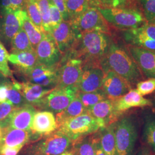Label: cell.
I'll use <instances>...</instances> for the list:
<instances>
[{
    "label": "cell",
    "mask_w": 155,
    "mask_h": 155,
    "mask_svg": "<svg viewBox=\"0 0 155 155\" xmlns=\"http://www.w3.org/2000/svg\"><path fill=\"white\" fill-rule=\"evenodd\" d=\"M25 11L35 26L41 33L45 32L43 27V22L39 8L33 0H27Z\"/></svg>",
    "instance_id": "obj_34"
},
{
    "label": "cell",
    "mask_w": 155,
    "mask_h": 155,
    "mask_svg": "<svg viewBox=\"0 0 155 155\" xmlns=\"http://www.w3.org/2000/svg\"><path fill=\"white\" fill-rule=\"evenodd\" d=\"M78 33L97 31L114 36V29L106 21L96 6H91L82 15L70 21Z\"/></svg>",
    "instance_id": "obj_7"
},
{
    "label": "cell",
    "mask_w": 155,
    "mask_h": 155,
    "mask_svg": "<svg viewBox=\"0 0 155 155\" xmlns=\"http://www.w3.org/2000/svg\"><path fill=\"white\" fill-rule=\"evenodd\" d=\"M58 129L66 134L72 143H75L90 134L98 132L101 127L97 119L86 112L65 121Z\"/></svg>",
    "instance_id": "obj_6"
},
{
    "label": "cell",
    "mask_w": 155,
    "mask_h": 155,
    "mask_svg": "<svg viewBox=\"0 0 155 155\" xmlns=\"http://www.w3.org/2000/svg\"><path fill=\"white\" fill-rule=\"evenodd\" d=\"M20 88L21 94L27 103L35 107L46 95L55 89L45 88L39 84L29 82H20Z\"/></svg>",
    "instance_id": "obj_23"
},
{
    "label": "cell",
    "mask_w": 155,
    "mask_h": 155,
    "mask_svg": "<svg viewBox=\"0 0 155 155\" xmlns=\"http://www.w3.org/2000/svg\"></svg>",
    "instance_id": "obj_52"
},
{
    "label": "cell",
    "mask_w": 155,
    "mask_h": 155,
    "mask_svg": "<svg viewBox=\"0 0 155 155\" xmlns=\"http://www.w3.org/2000/svg\"><path fill=\"white\" fill-rule=\"evenodd\" d=\"M58 65L48 67L39 63L24 75L27 77L29 82L39 84L45 88H55L58 83Z\"/></svg>",
    "instance_id": "obj_15"
},
{
    "label": "cell",
    "mask_w": 155,
    "mask_h": 155,
    "mask_svg": "<svg viewBox=\"0 0 155 155\" xmlns=\"http://www.w3.org/2000/svg\"><path fill=\"white\" fill-rule=\"evenodd\" d=\"M98 10L111 27L116 31L139 28L148 23L143 12L138 9L98 8Z\"/></svg>",
    "instance_id": "obj_5"
},
{
    "label": "cell",
    "mask_w": 155,
    "mask_h": 155,
    "mask_svg": "<svg viewBox=\"0 0 155 155\" xmlns=\"http://www.w3.org/2000/svg\"><path fill=\"white\" fill-rule=\"evenodd\" d=\"M86 112L97 119L101 129L105 128L119 119L114 113L113 102L108 99L98 102Z\"/></svg>",
    "instance_id": "obj_20"
},
{
    "label": "cell",
    "mask_w": 155,
    "mask_h": 155,
    "mask_svg": "<svg viewBox=\"0 0 155 155\" xmlns=\"http://www.w3.org/2000/svg\"><path fill=\"white\" fill-rule=\"evenodd\" d=\"M132 89L130 84L121 77L109 70L105 72L101 89L107 99L114 101Z\"/></svg>",
    "instance_id": "obj_13"
},
{
    "label": "cell",
    "mask_w": 155,
    "mask_h": 155,
    "mask_svg": "<svg viewBox=\"0 0 155 155\" xmlns=\"http://www.w3.org/2000/svg\"><path fill=\"white\" fill-rule=\"evenodd\" d=\"M69 21H72L82 15L92 6L88 0H64Z\"/></svg>",
    "instance_id": "obj_30"
},
{
    "label": "cell",
    "mask_w": 155,
    "mask_h": 155,
    "mask_svg": "<svg viewBox=\"0 0 155 155\" xmlns=\"http://www.w3.org/2000/svg\"><path fill=\"white\" fill-rule=\"evenodd\" d=\"M94 4L101 9H133L141 11L139 0H94Z\"/></svg>",
    "instance_id": "obj_28"
},
{
    "label": "cell",
    "mask_w": 155,
    "mask_h": 155,
    "mask_svg": "<svg viewBox=\"0 0 155 155\" xmlns=\"http://www.w3.org/2000/svg\"><path fill=\"white\" fill-rule=\"evenodd\" d=\"M20 29L15 12L2 11L0 17V41L3 45H10L12 39Z\"/></svg>",
    "instance_id": "obj_18"
},
{
    "label": "cell",
    "mask_w": 155,
    "mask_h": 155,
    "mask_svg": "<svg viewBox=\"0 0 155 155\" xmlns=\"http://www.w3.org/2000/svg\"><path fill=\"white\" fill-rule=\"evenodd\" d=\"M16 108L8 102L0 103V125L3 128L8 127L10 117Z\"/></svg>",
    "instance_id": "obj_39"
},
{
    "label": "cell",
    "mask_w": 155,
    "mask_h": 155,
    "mask_svg": "<svg viewBox=\"0 0 155 155\" xmlns=\"http://www.w3.org/2000/svg\"><path fill=\"white\" fill-rule=\"evenodd\" d=\"M115 125L114 122L99 130L100 144L106 155H116Z\"/></svg>",
    "instance_id": "obj_26"
},
{
    "label": "cell",
    "mask_w": 155,
    "mask_h": 155,
    "mask_svg": "<svg viewBox=\"0 0 155 155\" xmlns=\"http://www.w3.org/2000/svg\"><path fill=\"white\" fill-rule=\"evenodd\" d=\"M77 97L81 101L86 111L98 102L107 99L105 94L101 89L90 93L78 92Z\"/></svg>",
    "instance_id": "obj_33"
},
{
    "label": "cell",
    "mask_w": 155,
    "mask_h": 155,
    "mask_svg": "<svg viewBox=\"0 0 155 155\" xmlns=\"http://www.w3.org/2000/svg\"><path fill=\"white\" fill-rule=\"evenodd\" d=\"M72 141L59 130L28 146L22 155H61L68 151Z\"/></svg>",
    "instance_id": "obj_3"
},
{
    "label": "cell",
    "mask_w": 155,
    "mask_h": 155,
    "mask_svg": "<svg viewBox=\"0 0 155 155\" xmlns=\"http://www.w3.org/2000/svg\"><path fill=\"white\" fill-rule=\"evenodd\" d=\"M104 75L100 63H83L82 72L77 84L79 92L90 93L101 89Z\"/></svg>",
    "instance_id": "obj_10"
},
{
    "label": "cell",
    "mask_w": 155,
    "mask_h": 155,
    "mask_svg": "<svg viewBox=\"0 0 155 155\" xmlns=\"http://www.w3.org/2000/svg\"><path fill=\"white\" fill-rule=\"evenodd\" d=\"M11 45L12 53L35 51L31 45L27 33L21 28L12 39Z\"/></svg>",
    "instance_id": "obj_32"
},
{
    "label": "cell",
    "mask_w": 155,
    "mask_h": 155,
    "mask_svg": "<svg viewBox=\"0 0 155 155\" xmlns=\"http://www.w3.org/2000/svg\"><path fill=\"white\" fill-rule=\"evenodd\" d=\"M112 102L114 113L118 118L124 112L133 107L153 106L152 101L144 98L136 89H131L127 94Z\"/></svg>",
    "instance_id": "obj_17"
},
{
    "label": "cell",
    "mask_w": 155,
    "mask_h": 155,
    "mask_svg": "<svg viewBox=\"0 0 155 155\" xmlns=\"http://www.w3.org/2000/svg\"><path fill=\"white\" fill-rule=\"evenodd\" d=\"M8 61L23 74L29 71L39 64L35 51L12 53L9 55Z\"/></svg>",
    "instance_id": "obj_24"
},
{
    "label": "cell",
    "mask_w": 155,
    "mask_h": 155,
    "mask_svg": "<svg viewBox=\"0 0 155 155\" xmlns=\"http://www.w3.org/2000/svg\"><path fill=\"white\" fill-rule=\"evenodd\" d=\"M76 143L74 155H95L93 136H87Z\"/></svg>",
    "instance_id": "obj_35"
},
{
    "label": "cell",
    "mask_w": 155,
    "mask_h": 155,
    "mask_svg": "<svg viewBox=\"0 0 155 155\" xmlns=\"http://www.w3.org/2000/svg\"><path fill=\"white\" fill-rule=\"evenodd\" d=\"M5 83L8 89L7 102L11 103L16 107H20L27 104V102L21 94L20 88V82L13 78L12 81L6 78Z\"/></svg>",
    "instance_id": "obj_29"
},
{
    "label": "cell",
    "mask_w": 155,
    "mask_h": 155,
    "mask_svg": "<svg viewBox=\"0 0 155 155\" xmlns=\"http://www.w3.org/2000/svg\"><path fill=\"white\" fill-rule=\"evenodd\" d=\"M104 72L109 70L124 78L133 87L143 79L142 72L129 52L113 39L105 57L101 61Z\"/></svg>",
    "instance_id": "obj_2"
},
{
    "label": "cell",
    "mask_w": 155,
    "mask_h": 155,
    "mask_svg": "<svg viewBox=\"0 0 155 155\" xmlns=\"http://www.w3.org/2000/svg\"><path fill=\"white\" fill-rule=\"evenodd\" d=\"M141 10L148 23L155 22V0H139Z\"/></svg>",
    "instance_id": "obj_38"
},
{
    "label": "cell",
    "mask_w": 155,
    "mask_h": 155,
    "mask_svg": "<svg viewBox=\"0 0 155 155\" xmlns=\"http://www.w3.org/2000/svg\"><path fill=\"white\" fill-rule=\"evenodd\" d=\"M135 155H143V150H142V148L139 150L138 152Z\"/></svg>",
    "instance_id": "obj_49"
},
{
    "label": "cell",
    "mask_w": 155,
    "mask_h": 155,
    "mask_svg": "<svg viewBox=\"0 0 155 155\" xmlns=\"http://www.w3.org/2000/svg\"><path fill=\"white\" fill-rule=\"evenodd\" d=\"M40 64L55 66L61 61L62 54L52 35L48 32L42 35V39L35 50Z\"/></svg>",
    "instance_id": "obj_11"
},
{
    "label": "cell",
    "mask_w": 155,
    "mask_h": 155,
    "mask_svg": "<svg viewBox=\"0 0 155 155\" xmlns=\"http://www.w3.org/2000/svg\"><path fill=\"white\" fill-rule=\"evenodd\" d=\"M86 112V110L84 107L81 101L77 97L67 106L66 109L56 114V120L58 127L67 120L79 116Z\"/></svg>",
    "instance_id": "obj_27"
},
{
    "label": "cell",
    "mask_w": 155,
    "mask_h": 155,
    "mask_svg": "<svg viewBox=\"0 0 155 155\" xmlns=\"http://www.w3.org/2000/svg\"><path fill=\"white\" fill-rule=\"evenodd\" d=\"M137 91L142 96L152 94L155 91V78L141 81L136 84Z\"/></svg>",
    "instance_id": "obj_41"
},
{
    "label": "cell",
    "mask_w": 155,
    "mask_h": 155,
    "mask_svg": "<svg viewBox=\"0 0 155 155\" xmlns=\"http://www.w3.org/2000/svg\"><path fill=\"white\" fill-rule=\"evenodd\" d=\"M55 41L61 54L66 55L72 50L79 33L72 27L70 21H63L56 28L50 32Z\"/></svg>",
    "instance_id": "obj_14"
},
{
    "label": "cell",
    "mask_w": 155,
    "mask_h": 155,
    "mask_svg": "<svg viewBox=\"0 0 155 155\" xmlns=\"http://www.w3.org/2000/svg\"><path fill=\"white\" fill-rule=\"evenodd\" d=\"M39 8L42 20L43 27L46 32H50L52 30L51 15H50V2L48 0H33Z\"/></svg>",
    "instance_id": "obj_36"
},
{
    "label": "cell",
    "mask_w": 155,
    "mask_h": 155,
    "mask_svg": "<svg viewBox=\"0 0 155 155\" xmlns=\"http://www.w3.org/2000/svg\"><path fill=\"white\" fill-rule=\"evenodd\" d=\"M143 136L147 147L155 155V116H150L146 118Z\"/></svg>",
    "instance_id": "obj_31"
},
{
    "label": "cell",
    "mask_w": 155,
    "mask_h": 155,
    "mask_svg": "<svg viewBox=\"0 0 155 155\" xmlns=\"http://www.w3.org/2000/svg\"><path fill=\"white\" fill-rule=\"evenodd\" d=\"M63 64L59 63L57 69L56 88L77 86L82 72L83 61L78 58L65 55Z\"/></svg>",
    "instance_id": "obj_9"
},
{
    "label": "cell",
    "mask_w": 155,
    "mask_h": 155,
    "mask_svg": "<svg viewBox=\"0 0 155 155\" xmlns=\"http://www.w3.org/2000/svg\"><path fill=\"white\" fill-rule=\"evenodd\" d=\"M113 36L97 31L79 33L73 48L67 54L83 63H101L109 51Z\"/></svg>",
    "instance_id": "obj_1"
},
{
    "label": "cell",
    "mask_w": 155,
    "mask_h": 155,
    "mask_svg": "<svg viewBox=\"0 0 155 155\" xmlns=\"http://www.w3.org/2000/svg\"><path fill=\"white\" fill-rule=\"evenodd\" d=\"M79 90L77 86L55 89L46 95L35 108L58 114L66 109L77 97Z\"/></svg>",
    "instance_id": "obj_8"
},
{
    "label": "cell",
    "mask_w": 155,
    "mask_h": 155,
    "mask_svg": "<svg viewBox=\"0 0 155 155\" xmlns=\"http://www.w3.org/2000/svg\"><path fill=\"white\" fill-rule=\"evenodd\" d=\"M27 0H1L0 5L2 11H25Z\"/></svg>",
    "instance_id": "obj_40"
},
{
    "label": "cell",
    "mask_w": 155,
    "mask_h": 155,
    "mask_svg": "<svg viewBox=\"0 0 155 155\" xmlns=\"http://www.w3.org/2000/svg\"><path fill=\"white\" fill-rule=\"evenodd\" d=\"M61 155H74V152H71V151H67L66 152L63 153Z\"/></svg>",
    "instance_id": "obj_48"
},
{
    "label": "cell",
    "mask_w": 155,
    "mask_h": 155,
    "mask_svg": "<svg viewBox=\"0 0 155 155\" xmlns=\"http://www.w3.org/2000/svg\"><path fill=\"white\" fill-rule=\"evenodd\" d=\"M93 140H94L95 155H106L100 144L99 134H97V135L95 134V136H93Z\"/></svg>",
    "instance_id": "obj_45"
},
{
    "label": "cell",
    "mask_w": 155,
    "mask_h": 155,
    "mask_svg": "<svg viewBox=\"0 0 155 155\" xmlns=\"http://www.w3.org/2000/svg\"><path fill=\"white\" fill-rule=\"evenodd\" d=\"M50 4H53L61 12L64 21H69V16L67 12L64 0H48Z\"/></svg>",
    "instance_id": "obj_43"
},
{
    "label": "cell",
    "mask_w": 155,
    "mask_h": 155,
    "mask_svg": "<svg viewBox=\"0 0 155 155\" xmlns=\"http://www.w3.org/2000/svg\"><path fill=\"white\" fill-rule=\"evenodd\" d=\"M22 148L21 147H8L1 146L0 147V155H17Z\"/></svg>",
    "instance_id": "obj_44"
},
{
    "label": "cell",
    "mask_w": 155,
    "mask_h": 155,
    "mask_svg": "<svg viewBox=\"0 0 155 155\" xmlns=\"http://www.w3.org/2000/svg\"><path fill=\"white\" fill-rule=\"evenodd\" d=\"M144 25L139 28L121 31L122 39L128 45L155 51V40L148 35Z\"/></svg>",
    "instance_id": "obj_19"
},
{
    "label": "cell",
    "mask_w": 155,
    "mask_h": 155,
    "mask_svg": "<svg viewBox=\"0 0 155 155\" xmlns=\"http://www.w3.org/2000/svg\"><path fill=\"white\" fill-rule=\"evenodd\" d=\"M32 140L31 131H27L13 127L4 128L1 146L8 147H23Z\"/></svg>",
    "instance_id": "obj_22"
},
{
    "label": "cell",
    "mask_w": 155,
    "mask_h": 155,
    "mask_svg": "<svg viewBox=\"0 0 155 155\" xmlns=\"http://www.w3.org/2000/svg\"><path fill=\"white\" fill-rule=\"evenodd\" d=\"M50 15L52 29L58 27L63 21V17L61 12L56 6L50 4Z\"/></svg>",
    "instance_id": "obj_42"
},
{
    "label": "cell",
    "mask_w": 155,
    "mask_h": 155,
    "mask_svg": "<svg viewBox=\"0 0 155 155\" xmlns=\"http://www.w3.org/2000/svg\"><path fill=\"white\" fill-rule=\"evenodd\" d=\"M152 104H153V106H154L155 107V97L153 98V100L152 101Z\"/></svg>",
    "instance_id": "obj_51"
},
{
    "label": "cell",
    "mask_w": 155,
    "mask_h": 155,
    "mask_svg": "<svg viewBox=\"0 0 155 155\" xmlns=\"http://www.w3.org/2000/svg\"><path fill=\"white\" fill-rule=\"evenodd\" d=\"M89 2L91 3V4L92 5V6H95L94 5V0H88Z\"/></svg>",
    "instance_id": "obj_50"
},
{
    "label": "cell",
    "mask_w": 155,
    "mask_h": 155,
    "mask_svg": "<svg viewBox=\"0 0 155 155\" xmlns=\"http://www.w3.org/2000/svg\"><path fill=\"white\" fill-rule=\"evenodd\" d=\"M116 155H134L138 139L137 121L132 115L119 118L115 125Z\"/></svg>",
    "instance_id": "obj_4"
},
{
    "label": "cell",
    "mask_w": 155,
    "mask_h": 155,
    "mask_svg": "<svg viewBox=\"0 0 155 155\" xmlns=\"http://www.w3.org/2000/svg\"><path fill=\"white\" fill-rule=\"evenodd\" d=\"M143 150V155H152V153L150 152V150L146 146L142 148Z\"/></svg>",
    "instance_id": "obj_46"
},
{
    "label": "cell",
    "mask_w": 155,
    "mask_h": 155,
    "mask_svg": "<svg viewBox=\"0 0 155 155\" xmlns=\"http://www.w3.org/2000/svg\"><path fill=\"white\" fill-rule=\"evenodd\" d=\"M3 132H4V128L2 127V126L0 125V146L1 144L2 136H3Z\"/></svg>",
    "instance_id": "obj_47"
},
{
    "label": "cell",
    "mask_w": 155,
    "mask_h": 155,
    "mask_svg": "<svg viewBox=\"0 0 155 155\" xmlns=\"http://www.w3.org/2000/svg\"><path fill=\"white\" fill-rule=\"evenodd\" d=\"M15 13L21 28L27 33L33 50H35L42 39L43 33H41L35 26L25 11H17L15 12Z\"/></svg>",
    "instance_id": "obj_25"
},
{
    "label": "cell",
    "mask_w": 155,
    "mask_h": 155,
    "mask_svg": "<svg viewBox=\"0 0 155 155\" xmlns=\"http://www.w3.org/2000/svg\"><path fill=\"white\" fill-rule=\"evenodd\" d=\"M127 50L147 78H155V51L127 45Z\"/></svg>",
    "instance_id": "obj_16"
},
{
    "label": "cell",
    "mask_w": 155,
    "mask_h": 155,
    "mask_svg": "<svg viewBox=\"0 0 155 155\" xmlns=\"http://www.w3.org/2000/svg\"><path fill=\"white\" fill-rule=\"evenodd\" d=\"M58 129L56 117L49 111H36L33 116L31 127L32 140H38Z\"/></svg>",
    "instance_id": "obj_12"
},
{
    "label": "cell",
    "mask_w": 155,
    "mask_h": 155,
    "mask_svg": "<svg viewBox=\"0 0 155 155\" xmlns=\"http://www.w3.org/2000/svg\"><path fill=\"white\" fill-rule=\"evenodd\" d=\"M36 112V108L28 104L17 107L12 114L9 121L8 127L31 131L33 116Z\"/></svg>",
    "instance_id": "obj_21"
},
{
    "label": "cell",
    "mask_w": 155,
    "mask_h": 155,
    "mask_svg": "<svg viewBox=\"0 0 155 155\" xmlns=\"http://www.w3.org/2000/svg\"><path fill=\"white\" fill-rule=\"evenodd\" d=\"M9 53L0 41V73L6 78L13 79V74L8 64Z\"/></svg>",
    "instance_id": "obj_37"
}]
</instances>
